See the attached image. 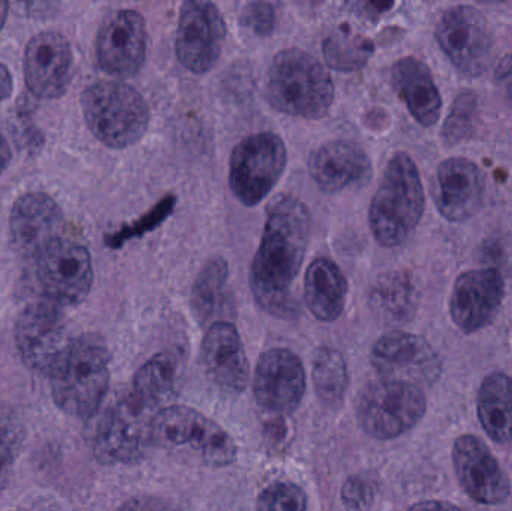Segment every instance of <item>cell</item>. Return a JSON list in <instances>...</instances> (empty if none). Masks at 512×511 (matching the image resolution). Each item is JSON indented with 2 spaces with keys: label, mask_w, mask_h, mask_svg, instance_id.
Returning a JSON list of instances; mask_svg holds the SVG:
<instances>
[{
  "label": "cell",
  "mask_w": 512,
  "mask_h": 511,
  "mask_svg": "<svg viewBox=\"0 0 512 511\" xmlns=\"http://www.w3.org/2000/svg\"><path fill=\"white\" fill-rule=\"evenodd\" d=\"M312 215L303 201L277 195L267 209L261 243L251 267L256 303L280 320H295L301 306L294 287L309 246Z\"/></svg>",
  "instance_id": "cell-1"
},
{
  "label": "cell",
  "mask_w": 512,
  "mask_h": 511,
  "mask_svg": "<svg viewBox=\"0 0 512 511\" xmlns=\"http://www.w3.org/2000/svg\"><path fill=\"white\" fill-rule=\"evenodd\" d=\"M426 209L423 180L414 159L405 152L388 161L372 198L369 225L382 248H397L414 234Z\"/></svg>",
  "instance_id": "cell-2"
},
{
  "label": "cell",
  "mask_w": 512,
  "mask_h": 511,
  "mask_svg": "<svg viewBox=\"0 0 512 511\" xmlns=\"http://www.w3.org/2000/svg\"><path fill=\"white\" fill-rule=\"evenodd\" d=\"M336 96L330 72L316 57L300 48L274 56L265 83V98L274 110L300 119L327 116Z\"/></svg>",
  "instance_id": "cell-3"
},
{
  "label": "cell",
  "mask_w": 512,
  "mask_h": 511,
  "mask_svg": "<svg viewBox=\"0 0 512 511\" xmlns=\"http://www.w3.org/2000/svg\"><path fill=\"white\" fill-rule=\"evenodd\" d=\"M84 120L93 135L111 149L138 143L149 128L146 99L129 84L98 81L81 96Z\"/></svg>",
  "instance_id": "cell-4"
},
{
  "label": "cell",
  "mask_w": 512,
  "mask_h": 511,
  "mask_svg": "<svg viewBox=\"0 0 512 511\" xmlns=\"http://www.w3.org/2000/svg\"><path fill=\"white\" fill-rule=\"evenodd\" d=\"M110 384V353L98 335L72 342L65 365L51 377L57 407L72 416H90L98 410Z\"/></svg>",
  "instance_id": "cell-5"
},
{
  "label": "cell",
  "mask_w": 512,
  "mask_h": 511,
  "mask_svg": "<svg viewBox=\"0 0 512 511\" xmlns=\"http://www.w3.org/2000/svg\"><path fill=\"white\" fill-rule=\"evenodd\" d=\"M153 446L188 447L209 467H230L236 462V441L218 423L200 411L183 405L162 408L152 423Z\"/></svg>",
  "instance_id": "cell-6"
},
{
  "label": "cell",
  "mask_w": 512,
  "mask_h": 511,
  "mask_svg": "<svg viewBox=\"0 0 512 511\" xmlns=\"http://www.w3.org/2000/svg\"><path fill=\"white\" fill-rule=\"evenodd\" d=\"M426 411L423 390L384 378L363 387L355 401L358 423L376 440L402 437L421 422Z\"/></svg>",
  "instance_id": "cell-7"
},
{
  "label": "cell",
  "mask_w": 512,
  "mask_h": 511,
  "mask_svg": "<svg viewBox=\"0 0 512 511\" xmlns=\"http://www.w3.org/2000/svg\"><path fill=\"white\" fill-rule=\"evenodd\" d=\"M286 164L288 150L279 135L273 132L249 135L231 153V192L243 206H258L279 183Z\"/></svg>",
  "instance_id": "cell-8"
},
{
  "label": "cell",
  "mask_w": 512,
  "mask_h": 511,
  "mask_svg": "<svg viewBox=\"0 0 512 511\" xmlns=\"http://www.w3.org/2000/svg\"><path fill=\"white\" fill-rule=\"evenodd\" d=\"M435 39L463 77H481L489 68L493 36L487 18L475 6L454 5L444 9L436 21Z\"/></svg>",
  "instance_id": "cell-9"
},
{
  "label": "cell",
  "mask_w": 512,
  "mask_h": 511,
  "mask_svg": "<svg viewBox=\"0 0 512 511\" xmlns=\"http://www.w3.org/2000/svg\"><path fill=\"white\" fill-rule=\"evenodd\" d=\"M15 342L21 359L32 371L54 377L65 365L72 342L65 318L51 302L27 306L15 324Z\"/></svg>",
  "instance_id": "cell-10"
},
{
  "label": "cell",
  "mask_w": 512,
  "mask_h": 511,
  "mask_svg": "<svg viewBox=\"0 0 512 511\" xmlns=\"http://www.w3.org/2000/svg\"><path fill=\"white\" fill-rule=\"evenodd\" d=\"M370 362L379 378L411 384L421 390L438 383L444 371L441 357L429 341L400 330L375 342Z\"/></svg>",
  "instance_id": "cell-11"
},
{
  "label": "cell",
  "mask_w": 512,
  "mask_h": 511,
  "mask_svg": "<svg viewBox=\"0 0 512 511\" xmlns=\"http://www.w3.org/2000/svg\"><path fill=\"white\" fill-rule=\"evenodd\" d=\"M158 413L144 407L131 393L110 408L95 437V456L101 464H132L146 455L152 443V423Z\"/></svg>",
  "instance_id": "cell-12"
},
{
  "label": "cell",
  "mask_w": 512,
  "mask_h": 511,
  "mask_svg": "<svg viewBox=\"0 0 512 511\" xmlns=\"http://www.w3.org/2000/svg\"><path fill=\"white\" fill-rule=\"evenodd\" d=\"M227 39V24L212 2L182 3L177 26L176 54L194 74H206L218 63Z\"/></svg>",
  "instance_id": "cell-13"
},
{
  "label": "cell",
  "mask_w": 512,
  "mask_h": 511,
  "mask_svg": "<svg viewBox=\"0 0 512 511\" xmlns=\"http://www.w3.org/2000/svg\"><path fill=\"white\" fill-rule=\"evenodd\" d=\"M147 54L146 20L134 9H117L102 21L96 36L99 66L114 77H132Z\"/></svg>",
  "instance_id": "cell-14"
},
{
  "label": "cell",
  "mask_w": 512,
  "mask_h": 511,
  "mask_svg": "<svg viewBox=\"0 0 512 511\" xmlns=\"http://www.w3.org/2000/svg\"><path fill=\"white\" fill-rule=\"evenodd\" d=\"M38 276L51 303L77 305L92 288V258L84 246L57 240L39 255Z\"/></svg>",
  "instance_id": "cell-15"
},
{
  "label": "cell",
  "mask_w": 512,
  "mask_h": 511,
  "mask_svg": "<svg viewBox=\"0 0 512 511\" xmlns=\"http://www.w3.org/2000/svg\"><path fill=\"white\" fill-rule=\"evenodd\" d=\"M505 299V278L495 267L463 272L454 282L450 315L463 333L486 329L501 312Z\"/></svg>",
  "instance_id": "cell-16"
},
{
  "label": "cell",
  "mask_w": 512,
  "mask_h": 511,
  "mask_svg": "<svg viewBox=\"0 0 512 511\" xmlns=\"http://www.w3.org/2000/svg\"><path fill=\"white\" fill-rule=\"evenodd\" d=\"M453 465L463 491L475 503L499 506L511 494L504 468L489 447L475 435H462L453 446Z\"/></svg>",
  "instance_id": "cell-17"
},
{
  "label": "cell",
  "mask_w": 512,
  "mask_h": 511,
  "mask_svg": "<svg viewBox=\"0 0 512 511\" xmlns=\"http://www.w3.org/2000/svg\"><path fill=\"white\" fill-rule=\"evenodd\" d=\"M486 179L474 161L462 156L439 164L433 185V200L442 218L451 224H463L474 218L484 203Z\"/></svg>",
  "instance_id": "cell-18"
},
{
  "label": "cell",
  "mask_w": 512,
  "mask_h": 511,
  "mask_svg": "<svg viewBox=\"0 0 512 511\" xmlns=\"http://www.w3.org/2000/svg\"><path fill=\"white\" fill-rule=\"evenodd\" d=\"M306 392V371L297 354L271 348L259 357L254 395L259 407L274 414L292 413Z\"/></svg>",
  "instance_id": "cell-19"
},
{
  "label": "cell",
  "mask_w": 512,
  "mask_h": 511,
  "mask_svg": "<svg viewBox=\"0 0 512 511\" xmlns=\"http://www.w3.org/2000/svg\"><path fill=\"white\" fill-rule=\"evenodd\" d=\"M200 360L210 383L225 395H240L248 387V357L239 330L230 321H219L207 329Z\"/></svg>",
  "instance_id": "cell-20"
},
{
  "label": "cell",
  "mask_w": 512,
  "mask_h": 511,
  "mask_svg": "<svg viewBox=\"0 0 512 511\" xmlns=\"http://www.w3.org/2000/svg\"><path fill=\"white\" fill-rule=\"evenodd\" d=\"M72 48L62 33L47 30L30 39L24 53L27 87L41 99L60 98L72 78Z\"/></svg>",
  "instance_id": "cell-21"
},
{
  "label": "cell",
  "mask_w": 512,
  "mask_h": 511,
  "mask_svg": "<svg viewBox=\"0 0 512 511\" xmlns=\"http://www.w3.org/2000/svg\"><path fill=\"white\" fill-rule=\"evenodd\" d=\"M63 213L53 198L39 192L21 195L9 216L12 246L26 257L38 258L60 240Z\"/></svg>",
  "instance_id": "cell-22"
},
{
  "label": "cell",
  "mask_w": 512,
  "mask_h": 511,
  "mask_svg": "<svg viewBox=\"0 0 512 511\" xmlns=\"http://www.w3.org/2000/svg\"><path fill=\"white\" fill-rule=\"evenodd\" d=\"M309 174L322 192L336 194L363 186L372 177V162L366 150L351 140H333L313 150Z\"/></svg>",
  "instance_id": "cell-23"
},
{
  "label": "cell",
  "mask_w": 512,
  "mask_h": 511,
  "mask_svg": "<svg viewBox=\"0 0 512 511\" xmlns=\"http://www.w3.org/2000/svg\"><path fill=\"white\" fill-rule=\"evenodd\" d=\"M391 86L421 126L430 128L439 122L442 96L426 62L414 56L397 60L391 68Z\"/></svg>",
  "instance_id": "cell-24"
},
{
  "label": "cell",
  "mask_w": 512,
  "mask_h": 511,
  "mask_svg": "<svg viewBox=\"0 0 512 511\" xmlns=\"http://www.w3.org/2000/svg\"><path fill=\"white\" fill-rule=\"evenodd\" d=\"M349 285L330 258H316L304 276V302L316 320L333 323L345 311Z\"/></svg>",
  "instance_id": "cell-25"
},
{
  "label": "cell",
  "mask_w": 512,
  "mask_h": 511,
  "mask_svg": "<svg viewBox=\"0 0 512 511\" xmlns=\"http://www.w3.org/2000/svg\"><path fill=\"white\" fill-rule=\"evenodd\" d=\"M179 381V362L171 351H162L147 360L132 381L131 393L138 402L159 413L168 407L177 392Z\"/></svg>",
  "instance_id": "cell-26"
},
{
  "label": "cell",
  "mask_w": 512,
  "mask_h": 511,
  "mask_svg": "<svg viewBox=\"0 0 512 511\" xmlns=\"http://www.w3.org/2000/svg\"><path fill=\"white\" fill-rule=\"evenodd\" d=\"M478 419L495 443L512 441V377L493 372L481 383L477 398Z\"/></svg>",
  "instance_id": "cell-27"
},
{
  "label": "cell",
  "mask_w": 512,
  "mask_h": 511,
  "mask_svg": "<svg viewBox=\"0 0 512 511\" xmlns=\"http://www.w3.org/2000/svg\"><path fill=\"white\" fill-rule=\"evenodd\" d=\"M228 279L230 266L222 257L207 261L206 266L198 273L192 287L191 303L201 323H219L221 318L230 315L233 302L228 293Z\"/></svg>",
  "instance_id": "cell-28"
},
{
  "label": "cell",
  "mask_w": 512,
  "mask_h": 511,
  "mask_svg": "<svg viewBox=\"0 0 512 511\" xmlns=\"http://www.w3.org/2000/svg\"><path fill=\"white\" fill-rule=\"evenodd\" d=\"M370 303L378 314L388 320H409L417 308V290L411 276L405 272L385 273L373 285Z\"/></svg>",
  "instance_id": "cell-29"
},
{
  "label": "cell",
  "mask_w": 512,
  "mask_h": 511,
  "mask_svg": "<svg viewBox=\"0 0 512 511\" xmlns=\"http://www.w3.org/2000/svg\"><path fill=\"white\" fill-rule=\"evenodd\" d=\"M375 47L372 41L358 35L349 26H340L324 39L322 53L325 62L342 72L364 68L372 57Z\"/></svg>",
  "instance_id": "cell-30"
},
{
  "label": "cell",
  "mask_w": 512,
  "mask_h": 511,
  "mask_svg": "<svg viewBox=\"0 0 512 511\" xmlns=\"http://www.w3.org/2000/svg\"><path fill=\"white\" fill-rule=\"evenodd\" d=\"M313 384L316 395L327 405L342 404L348 392V365L342 353L330 347H321L313 357Z\"/></svg>",
  "instance_id": "cell-31"
},
{
  "label": "cell",
  "mask_w": 512,
  "mask_h": 511,
  "mask_svg": "<svg viewBox=\"0 0 512 511\" xmlns=\"http://www.w3.org/2000/svg\"><path fill=\"white\" fill-rule=\"evenodd\" d=\"M478 96L474 92H462L454 99L450 113L442 126V140L448 146H456L468 140L475 132L478 120Z\"/></svg>",
  "instance_id": "cell-32"
},
{
  "label": "cell",
  "mask_w": 512,
  "mask_h": 511,
  "mask_svg": "<svg viewBox=\"0 0 512 511\" xmlns=\"http://www.w3.org/2000/svg\"><path fill=\"white\" fill-rule=\"evenodd\" d=\"M176 204V195H165V197L162 198L161 201H158L146 215H143V218L138 219L134 224L126 225L122 230L117 231L116 234L107 236L105 242H107L108 246H111V248H120V246L125 245L126 242L134 239V237H141L146 233H150V231L156 230V228H158L162 222H165V219L174 212Z\"/></svg>",
  "instance_id": "cell-33"
},
{
  "label": "cell",
  "mask_w": 512,
  "mask_h": 511,
  "mask_svg": "<svg viewBox=\"0 0 512 511\" xmlns=\"http://www.w3.org/2000/svg\"><path fill=\"white\" fill-rule=\"evenodd\" d=\"M307 497L300 486L288 482L271 483L259 494L256 511H306Z\"/></svg>",
  "instance_id": "cell-34"
},
{
  "label": "cell",
  "mask_w": 512,
  "mask_h": 511,
  "mask_svg": "<svg viewBox=\"0 0 512 511\" xmlns=\"http://www.w3.org/2000/svg\"><path fill=\"white\" fill-rule=\"evenodd\" d=\"M23 422L8 408H0V473L11 467L23 447Z\"/></svg>",
  "instance_id": "cell-35"
},
{
  "label": "cell",
  "mask_w": 512,
  "mask_h": 511,
  "mask_svg": "<svg viewBox=\"0 0 512 511\" xmlns=\"http://www.w3.org/2000/svg\"><path fill=\"white\" fill-rule=\"evenodd\" d=\"M240 23L255 35L265 38L276 27V11L267 2H248L240 9Z\"/></svg>",
  "instance_id": "cell-36"
},
{
  "label": "cell",
  "mask_w": 512,
  "mask_h": 511,
  "mask_svg": "<svg viewBox=\"0 0 512 511\" xmlns=\"http://www.w3.org/2000/svg\"><path fill=\"white\" fill-rule=\"evenodd\" d=\"M342 501L348 511L369 509L373 501V486L361 476L349 477L342 488Z\"/></svg>",
  "instance_id": "cell-37"
},
{
  "label": "cell",
  "mask_w": 512,
  "mask_h": 511,
  "mask_svg": "<svg viewBox=\"0 0 512 511\" xmlns=\"http://www.w3.org/2000/svg\"><path fill=\"white\" fill-rule=\"evenodd\" d=\"M495 83L512 108V53L505 54L496 65Z\"/></svg>",
  "instance_id": "cell-38"
},
{
  "label": "cell",
  "mask_w": 512,
  "mask_h": 511,
  "mask_svg": "<svg viewBox=\"0 0 512 511\" xmlns=\"http://www.w3.org/2000/svg\"><path fill=\"white\" fill-rule=\"evenodd\" d=\"M117 511H176L173 507L168 506L164 501L159 498L153 497H138L126 501L125 504L120 506Z\"/></svg>",
  "instance_id": "cell-39"
},
{
  "label": "cell",
  "mask_w": 512,
  "mask_h": 511,
  "mask_svg": "<svg viewBox=\"0 0 512 511\" xmlns=\"http://www.w3.org/2000/svg\"><path fill=\"white\" fill-rule=\"evenodd\" d=\"M405 511H465L456 504L447 503V501H423L415 504Z\"/></svg>",
  "instance_id": "cell-40"
},
{
  "label": "cell",
  "mask_w": 512,
  "mask_h": 511,
  "mask_svg": "<svg viewBox=\"0 0 512 511\" xmlns=\"http://www.w3.org/2000/svg\"><path fill=\"white\" fill-rule=\"evenodd\" d=\"M12 90H14V83H12L11 72L0 63V101L8 99L12 95Z\"/></svg>",
  "instance_id": "cell-41"
},
{
  "label": "cell",
  "mask_w": 512,
  "mask_h": 511,
  "mask_svg": "<svg viewBox=\"0 0 512 511\" xmlns=\"http://www.w3.org/2000/svg\"><path fill=\"white\" fill-rule=\"evenodd\" d=\"M11 156L12 153L11 149H9L8 141L0 134V173L8 167L9 162H11Z\"/></svg>",
  "instance_id": "cell-42"
},
{
  "label": "cell",
  "mask_w": 512,
  "mask_h": 511,
  "mask_svg": "<svg viewBox=\"0 0 512 511\" xmlns=\"http://www.w3.org/2000/svg\"><path fill=\"white\" fill-rule=\"evenodd\" d=\"M9 5L3 0H0V30H2L3 24H5L6 17H8Z\"/></svg>",
  "instance_id": "cell-43"
}]
</instances>
